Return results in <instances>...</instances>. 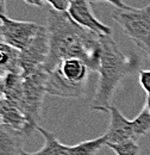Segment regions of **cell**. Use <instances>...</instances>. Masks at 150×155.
I'll use <instances>...</instances> for the list:
<instances>
[{"label": "cell", "mask_w": 150, "mask_h": 155, "mask_svg": "<svg viewBox=\"0 0 150 155\" xmlns=\"http://www.w3.org/2000/svg\"><path fill=\"white\" fill-rule=\"evenodd\" d=\"M49 55L43 68L49 73L58 63L69 58L83 61L88 68L98 72L101 45L99 35L79 25L68 12L50 8L47 16Z\"/></svg>", "instance_id": "cell-1"}, {"label": "cell", "mask_w": 150, "mask_h": 155, "mask_svg": "<svg viewBox=\"0 0 150 155\" xmlns=\"http://www.w3.org/2000/svg\"><path fill=\"white\" fill-rule=\"evenodd\" d=\"M101 55L99 67V84L92 101V109L110 112L112 98L119 84L125 77L135 73L139 61L126 56L111 35H99Z\"/></svg>", "instance_id": "cell-2"}, {"label": "cell", "mask_w": 150, "mask_h": 155, "mask_svg": "<svg viewBox=\"0 0 150 155\" xmlns=\"http://www.w3.org/2000/svg\"><path fill=\"white\" fill-rule=\"evenodd\" d=\"M90 72L88 66L79 58L64 60L48 73L47 93L61 98L82 97Z\"/></svg>", "instance_id": "cell-3"}, {"label": "cell", "mask_w": 150, "mask_h": 155, "mask_svg": "<svg viewBox=\"0 0 150 155\" xmlns=\"http://www.w3.org/2000/svg\"><path fill=\"white\" fill-rule=\"evenodd\" d=\"M112 19L150 58V4L141 8H116Z\"/></svg>", "instance_id": "cell-4"}, {"label": "cell", "mask_w": 150, "mask_h": 155, "mask_svg": "<svg viewBox=\"0 0 150 155\" xmlns=\"http://www.w3.org/2000/svg\"><path fill=\"white\" fill-rule=\"evenodd\" d=\"M47 80L48 72L43 67H41L31 75L24 78V98L21 112L35 127H38V120L41 118L42 104L47 93Z\"/></svg>", "instance_id": "cell-5"}, {"label": "cell", "mask_w": 150, "mask_h": 155, "mask_svg": "<svg viewBox=\"0 0 150 155\" xmlns=\"http://www.w3.org/2000/svg\"><path fill=\"white\" fill-rule=\"evenodd\" d=\"M49 55V36L47 26H41L37 35L32 39L29 45L20 50V68L21 75L29 77L35 73L37 69L43 67Z\"/></svg>", "instance_id": "cell-6"}, {"label": "cell", "mask_w": 150, "mask_h": 155, "mask_svg": "<svg viewBox=\"0 0 150 155\" xmlns=\"http://www.w3.org/2000/svg\"><path fill=\"white\" fill-rule=\"evenodd\" d=\"M0 19L4 42L18 50H23L29 45L42 26L35 21L15 20L8 18L7 16Z\"/></svg>", "instance_id": "cell-7"}, {"label": "cell", "mask_w": 150, "mask_h": 155, "mask_svg": "<svg viewBox=\"0 0 150 155\" xmlns=\"http://www.w3.org/2000/svg\"><path fill=\"white\" fill-rule=\"evenodd\" d=\"M91 0H73L68 8V15L79 25L91 30L96 35H111L112 29L101 23L94 16Z\"/></svg>", "instance_id": "cell-8"}, {"label": "cell", "mask_w": 150, "mask_h": 155, "mask_svg": "<svg viewBox=\"0 0 150 155\" xmlns=\"http://www.w3.org/2000/svg\"><path fill=\"white\" fill-rule=\"evenodd\" d=\"M110 125L107 131L105 133L109 138V143H120L130 140H138L133 130L132 120L125 118L114 105L110 107Z\"/></svg>", "instance_id": "cell-9"}, {"label": "cell", "mask_w": 150, "mask_h": 155, "mask_svg": "<svg viewBox=\"0 0 150 155\" xmlns=\"http://www.w3.org/2000/svg\"><path fill=\"white\" fill-rule=\"evenodd\" d=\"M0 123L18 130L25 136L32 135V133L37 130V127L31 124L18 107L10 104L5 98L1 99L0 104Z\"/></svg>", "instance_id": "cell-10"}, {"label": "cell", "mask_w": 150, "mask_h": 155, "mask_svg": "<svg viewBox=\"0 0 150 155\" xmlns=\"http://www.w3.org/2000/svg\"><path fill=\"white\" fill-rule=\"evenodd\" d=\"M18 130L0 123V155H23V138Z\"/></svg>", "instance_id": "cell-11"}, {"label": "cell", "mask_w": 150, "mask_h": 155, "mask_svg": "<svg viewBox=\"0 0 150 155\" xmlns=\"http://www.w3.org/2000/svg\"><path fill=\"white\" fill-rule=\"evenodd\" d=\"M4 98L21 111L24 98V78L16 73H6L4 79Z\"/></svg>", "instance_id": "cell-12"}, {"label": "cell", "mask_w": 150, "mask_h": 155, "mask_svg": "<svg viewBox=\"0 0 150 155\" xmlns=\"http://www.w3.org/2000/svg\"><path fill=\"white\" fill-rule=\"evenodd\" d=\"M19 55L20 50L6 43L0 44V71L5 73H16L21 75Z\"/></svg>", "instance_id": "cell-13"}, {"label": "cell", "mask_w": 150, "mask_h": 155, "mask_svg": "<svg viewBox=\"0 0 150 155\" xmlns=\"http://www.w3.org/2000/svg\"><path fill=\"white\" fill-rule=\"evenodd\" d=\"M109 138L104 134L100 137H96L90 141H83L75 146H67L64 155H96L105 146H107Z\"/></svg>", "instance_id": "cell-14"}, {"label": "cell", "mask_w": 150, "mask_h": 155, "mask_svg": "<svg viewBox=\"0 0 150 155\" xmlns=\"http://www.w3.org/2000/svg\"><path fill=\"white\" fill-rule=\"evenodd\" d=\"M37 130L43 135L45 143L43 146L42 149H39L38 152L35 153H26L24 152V155H64L66 150H67V146L62 144L56 135L53 131H49L42 127H37Z\"/></svg>", "instance_id": "cell-15"}, {"label": "cell", "mask_w": 150, "mask_h": 155, "mask_svg": "<svg viewBox=\"0 0 150 155\" xmlns=\"http://www.w3.org/2000/svg\"><path fill=\"white\" fill-rule=\"evenodd\" d=\"M132 124L137 138L142 136H147L150 133V112L145 106L138 114V116L132 119Z\"/></svg>", "instance_id": "cell-16"}, {"label": "cell", "mask_w": 150, "mask_h": 155, "mask_svg": "<svg viewBox=\"0 0 150 155\" xmlns=\"http://www.w3.org/2000/svg\"><path fill=\"white\" fill-rule=\"evenodd\" d=\"M109 148H111L117 155H141V147L137 141H125L120 143H109Z\"/></svg>", "instance_id": "cell-17"}, {"label": "cell", "mask_w": 150, "mask_h": 155, "mask_svg": "<svg viewBox=\"0 0 150 155\" xmlns=\"http://www.w3.org/2000/svg\"><path fill=\"white\" fill-rule=\"evenodd\" d=\"M44 2H49L51 5V8L56 11H63L67 12L69 8V5L73 0H43Z\"/></svg>", "instance_id": "cell-18"}, {"label": "cell", "mask_w": 150, "mask_h": 155, "mask_svg": "<svg viewBox=\"0 0 150 155\" xmlns=\"http://www.w3.org/2000/svg\"><path fill=\"white\" fill-rule=\"evenodd\" d=\"M139 84L142 86V88L150 94V69H143V71H139Z\"/></svg>", "instance_id": "cell-19"}, {"label": "cell", "mask_w": 150, "mask_h": 155, "mask_svg": "<svg viewBox=\"0 0 150 155\" xmlns=\"http://www.w3.org/2000/svg\"><path fill=\"white\" fill-rule=\"evenodd\" d=\"M94 1H99V0H91V2H94ZM105 1L110 2V4L113 5L116 8L125 10V8H128V7H129L128 5H125V4H124V1H123V0H105Z\"/></svg>", "instance_id": "cell-20"}, {"label": "cell", "mask_w": 150, "mask_h": 155, "mask_svg": "<svg viewBox=\"0 0 150 155\" xmlns=\"http://www.w3.org/2000/svg\"><path fill=\"white\" fill-rule=\"evenodd\" d=\"M6 73L0 71V98L4 97V79H5Z\"/></svg>", "instance_id": "cell-21"}, {"label": "cell", "mask_w": 150, "mask_h": 155, "mask_svg": "<svg viewBox=\"0 0 150 155\" xmlns=\"http://www.w3.org/2000/svg\"><path fill=\"white\" fill-rule=\"evenodd\" d=\"M6 17V2L5 0H0V18Z\"/></svg>", "instance_id": "cell-22"}, {"label": "cell", "mask_w": 150, "mask_h": 155, "mask_svg": "<svg viewBox=\"0 0 150 155\" xmlns=\"http://www.w3.org/2000/svg\"><path fill=\"white\" fill-rule=\"evenodd\" d=\"M26 4H29V5H32V6H37V7H41V6H43V4H44V1L43 0H24Z\"/></svg>", "instance_id": "cell-23"}, {"label": "cell", "mask_w": 150, "mask_h": 155, "mask_svg": "<svg viewBox=\"0 0 150 155\" xmlns=\"http://www.w3.org/2000/svg\"><path fill=\"white\" fill-rule=\"evenodd\" d=\"M5 43L4 42V36H2V28H1V19H0V44Z\"/></svg>", "instance_id": "cell-24"}, {"label": "cell", "mask_w": 150, "mask_h": 155, "mask_svg": "<svg viewBox=\"0 0 150 155\" xmlns=\"http://www.w3.org/2000/svg\"><path fill=\"white\" fill-rule=\"evenodd\" d=\"M145 107L149 110V112H150V94L147 96V104H145Z\"/></svg>", "instance_id": "cell-25"}, {"label": "cell", "mask_w": 150, "mask_h": 155, "mask_svg": "<svg viewBox=\"0 0 150 155\" xmlns=\"http://www.w3.org/2000/svg\"><path fill=\"white\" fill-rule=\"evenodd\" d=\"M2 98H4V97H2ZM2 98H0V104H1V99H2Z\"/></svg>", "instance_id": "cell-26"}, {"label": "cell", "mask_w": 150, "mask_h": 155, "mask_svg": "<svg viewBox=\"0 0 150 155\" xmlns=\"http://www.w3.org/2000/svg\"><path fill=\"white\" fill-rule=\"evenodd\" d=\"M23 155H24V154H23Z\"/></svg>", "instance_id": "cell-27"}]
</instances>
